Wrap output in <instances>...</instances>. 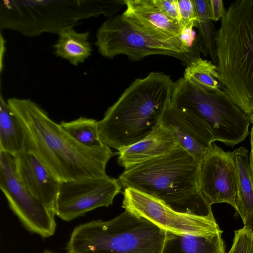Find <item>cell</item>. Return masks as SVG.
Listing matches in <instances>:
<instances>
[{"label":"cell","mask_w":253,"mask_h":253,"mask_svg":"<svg viewBox=\"0 0 253 253\" xmlns=\"http://www.w3.org/2000/svg\"><path fill=\"white\" fill-rule=\"evenodd\" d=\"M7 102L23 129L24 150L34 154L60 182L107 175L106 165L113 156L109 147L82 145L29 99L11 98Z\"/></svg>","instance_id":"6da1fadb"},{"label":"cell","mask_w":253,"mask_h":253,"mask_svg":"<svg viewBox=\"0 0 253 253\" xmlns=\"http://www.w3.org/2000/svg\"><path fill=\"white\" fill-rule=\"evenodd\" d=\"M200 161L177 145L159 157L125 169L117 178L122 188L153 196L179 212L212 215L198 185Z\"/></svg>","instance_id":"7a4b0ae2"},{"label":"cell","mask_w":253,"mask_h":253,"mask_svg":"<svg viewBox=\"0 0 253 253\" xmlns=\"http://www.w3.org/2000/svg\"><path fill=\"white\" fill-rule=\"evenodd\" d=\"M174 84L161 72L135 79L98 121L103 143L119 151L150 133L170 103Z\"/></svg>","instance_id":"3957f363"},{"label":"cell","mask_w":253,"mask_h":253,"mask_svg":"<svg viewBox=\"0 0 253 253\" xmlns=\"http://www.w3.org/2000/svg\"><path fill=\"white\" fill-rule=\"evenodd\" d=\"M218 80L248 116L253 112V0L232 2L216 38Z\"/></svg>","instance_id":"277c9868"},{"label":"cell","mask_w":253,"mask_h":253,"mask_svg":"<svg viewBox=\"0 0 253 253\" xmlns=\"http://www.w3.org/2000/svg\"><path fill=\"white\" fill-rule=\"evenodd\" d=\"M125 0H0V28L33 37L58 34L79 21L101 15L113 16Z\"/></svg>","instance_id":"5b68a950"},{"label":"cell","mask_w":253,"mask_h":253,"mask_svg":"<svg viewBox=\"0 0 253 253\" xmlns=\"http://www.w3.org/2000/svg\"><path fill=\"white\" fill-rule=\"evenodd\" d=\"M166 230L126 210L114 218L92 220L73 230L67 253H161Z\"/></svg>","instance_id":"8992f818"},{"label":"cell","mask_w":253,"mask_h":253,"mask_svg":"<svg viewBox=\"0 0 253 253\" xmlns=\"http://www.w3.org/2000/svg\"><path fill=\"white\" fill-rule=\"evenodd\" d=\"M170 102L198 117L215 141L228 146L243 141L249 134V116L221 89L208 90L181 78L174 82Z\"/></svg>","instance_id":"52a82bcc"},{"label":"cell","mask_w":253,"mask_h":253,"mask_svg":"<svg viewBox=\"0 0 253 253\" xmlns=\"http://www.w3.org/2000/svg\"><path fill=\"white\" fill-rule=\"evenodd\" d=\"M104 57L112 58L126 55L136 61L152 55L173 57L187 65L200 57L201 51L186 46L180 37L169 40H160L137 29L122 14L108 18L98 29L95 42Z\"/></svg>","instance_id":"ba28073f"},{"label":"cell","mask_w":253,"mask_h":253,"mask_svg":"<svg viewBox=\"0 0 253 253\" xmlns=\"http://www.w3.org/2000/svg\"><path fill=\"white\" fill-rule=\"evenodd\" d=\"M122 208L159 227L177 234L208 237L222 232L213 215L177 211L161 200L136 189H124Z\"/></svg>","instance_id":"9c48e42d"},{"label":"cell","mask_w":253,"mask_h":253,"mask_svg":"<svg viewBox=\"0 0 253 253\" xmlns=\"http://www.w3.org/2000/svg\"><path fill=\"white\" fill-rule=\"evenodd\" d=\"M0 188L10 209L27 230L42 238L54 234V212L26 190L17 176L14 157L3 151H0Z\"/></svg>","instance_id":"30bf717a"},{"label":"cell","mask_w":253,"mask_h":253,"mask_svg":"<svg viewBox=\"0 0 253 253\" xmlns=\"http://www.w3.org/2000/svg\"><path fill=\"white\" fill-rule=\"evenodd\" d=\"M122 188L118 179L107 175L61 181L54 212L63 220L71 221L98 208L112 205Z\"/></svg>","instance_id":"8fae6325"},{"label":"cell","mask_w":253,"mask_h":253,"mask_svg":"<svg viewBox=\"0 0 253 253\" xmlns=\"http://www.w3.org/2000/svg\"><path fill=\"white\" fill-rule=\"evenodd\" d=\"M198 185L210 205L225 203L236 210L238 177L232 152H225L213 143L200 161Z\"/></svg>","instance_id":"7c38bea8"},{"label":"cell","mask_w":253,"mask_h":253,"mask_svg":"<svg viewBox=\"0 0 253 253\" xmlns=\"http://www.w3.org/2000/svg\"><path fill=\"white\" fill-rule=\"evenodd\" d=\"M161 124L171 133L178 146L198 161L215 141L210 129L201 119L171 102L163 115Z\"/></svg>","instance_id":"4fadbf2b"},{"label":"cell","mask_w":253,"mask_h":253,"mask_svg":"<svg viewBox=\"0 0 253 253\" xmlns=\"http://www.w3.org/2000/svg\"><path fill=\"white\" fill-rule=\"evenodd\" d=\"M13 157L16 172L22 185L54 212L60 181L31 152L24 150Z\"/></svg>","instance_id":"5bb4252c"},{"label":"cell","mask_w":253,"mask_h":253,"mask_svg":"<svg viewBox=\"0 0 253 253\" xmlns=\"http://www.w3.org/2000/svg\"><path fill=\"white\" fill-rule=\"evenodd\" d=\"M125 5L122 15L137 29L163 40L180 37L179 23L167 16L154 0H125Z\"/></svg>","instance_id":"9a60e30c"},{"label":"cell","mask_w":253,"mask_h":253,"mask_svg":"<svg viewBox=\"0 0 253 253\" xmlns=\"http://www.w3.org/2000/svg\"><path fill=\"white\" fill-rule=\"evenodd\" d=\"M177 145L171 133L160 124L144 138L118 151L117 162L126 169L164 155Z\"/></svg>","instance_id":"2e32d148"},{"label":"cell","mask_w":253,"mask_h":253,"mask_svg":"<svg viewBox=\"0 0 253 253\" xmlns=\"http://www.w3.org/2000/svg\"><path fill=\"white\" fill-rule=\"evenodd\" d=\"M238 177V203L236 211L244 226L253 228V183L248 150L240 147L232 152Z\"/></svg>","instance_id":"e0dca14e"},{"label":"cell","mask_w":253,"mask_h":253,"mask_svg":"<svg viewBox=\"0 0 253 253\" xmlns=\"http://www.w3.org/2000/svg\"><path fill=\"white\" fill-rule=\"evenodd\" d=\"M222 233L204 237L166 231L161 253H226Z\"/></svg>","instance_id":"ac0fdd59"},{"label":"cell","mask_w":253,"mask_h":253,"mask_svg":"<svg viewBox=\"0 0 253 253\" xmlns=\"http://www.w3.org/2000/svg\"><path fill=\"white\" fill-rule=\"evenodd\" d=\"M57 34L58 40L53 45L57 56L78 66L91 55L88 32L79 33L70 27L61 30Z\"/></svg>","instance_id":"d6986e66"},{"label":"cell","mask_w":253,"mask_h":253,"mask_svg":"<svg viewBox=\"0 0 253 253\" xmlns=\"http://www.w3.org/2000/svg\"><path fill=\"white\" fill-rule=\"evenodd\" d=\"M25 137L21 126L1 94L0 98V151L15 156L24 151Z\"/></svg>","instance_id":"ffe728a7"},{"label":"cell","mask_w":253,"mask_h":253,"mask_svg":"<svg viewBox=\"0 0 253 253\" xmlns=\"http://www.w3.org/2000/svg\"><path fill=\"white\" fill-rule=\"evenodd\" d=\"M189 83L208 90L221 89L216 66L201 57L192 60L185 69L183 77Z\"/></svg>","instance_id":"44dd1931"},{"label":"cell","mask_w":253,"mask_h":253,"mask_svg":"<svg viewBox=\"0 0 253 253\" xmlns=\"http://www.w3.org/2000/svg\"><path fill=\"white\" fill-rule=\"evenodd\" d=\"M63 128L82 145L91 148L105 145L102 142L98 131V121L81 117L70 122H61Z\"/></svg>","instance_id":"7402d4cb"},{"label":"cell","mask_w":253,"mask_h":253,"mask_svg":"<svg viewBox=\"0 0 253 253\" xmlns=\"http://www.w3.org/2000/svg\"><path fill=\"white\" fill-rule=\"evenodd\" d=\"M197 15L199 37L205 51V56L210 55L214 64H217L216 38L217 31L210 18L208 0H194Z\"/></svg>","instance_id":"603a6c76"},{"label":"cell","mask_w":253,"mask_h":253,"mask_svg":"<svg viewBox=\"0 0 253 253\" xmlns=\"http://www.w3.org/2000/svg\"><path fill=\"white\" fill-rule=\"evenodd\" d=\"M227 253H253V228L244 226L235 230L232 247Z\"/></svg>","instance_id":"cb8c5ba5"},{"label":"cell","mask_w":253,"mask_h":253,"mask_svg":"<svg viewBox=\"0 0 253 253\" xmlns=\"http://www.w3.org/2000/svg\"><path fill=\"white\" fill-rule=\"evenodd\" d=\"M178 1L181 31L197 28L198 18L194 0H178Z\"/></svg>","instance_id":"d4e9b609"},{"label":"cell","mask_w":253,"mask_h":253,"mask_svg":"<svg viewBox=\"0 0 253 253\" xmlns=\"http://www.w3.org/2000/svg\"><path fill=\"white\" fill-rule=\"evenodd\" d=\"M154 1L167 16L179 23L178 0H154Z\"/></svg>","instance_id":"484cf974"},{"label":"cell","mask_w":253,"mask_h":253,"mask_svg":"<svg viewBox=\"0 0 253 253\" xmlns=\"http://www.w3.org/2000/svg\"><path fill=\"white\" fill-rule=\"evenodd\" d=\"M209 14L211 21L221 19L225 13L222 0H208Z\"/></svg>","instance_id":"4316f807"},{"label":"cell","mask_w":253,"mask_h":253,"mask_svg":"<svg viewBox=\"0 0 253 253\" xmlns=\"http://www.w3.org/2000/svg\"><path fill=\"white\" fill-rule=\"evenodd\" d=\"M250 136L251 151L249 157V161L251 176L253 183V126L251 129Z\"/></svg>","instance_id":"83f0119b"},{"label":"cell","mask_w":253,"mask_h":253,"mask_svg":"<svg viewBox=\"0 0 253 253\" xmlns=\"http://www.w3.org/2000/svg\"><path fill=\"white\" fill-rule=\"evenodd\" d=\"M5 41L3 39L2 35H0V70H2V58L4 55L5 49Z\"/></svg>","instance_id":"f1b7e54d"},{"label":"cell","mask_w":253,"mask_h":253,"mask_svg":"<svg viewBox=\"0 0 253 253\" xmlns=\"http://www.w3.org/2000/svg\"><path fill=\"white\" fill-rule=\"evenodd\" d=\"M250 120V122L253 124V112L248 116Z\"/></svg>","instance_id":"f546056e"},{"label":"cell","mask_w":253,"mask_h":253,"mask_svg":"<svg viewBox=\"0 0 253 253\" xmlns=\"http://www.w3.org/2000/svg\"><path fill=\"white\" fill-rule=\"evenodd\" d=\"M42 253H53L52 252H51V251H48V250H45L44 252H43Z\"/></svg>","instance_id":"4dcf8cb0"}]
</instances>
